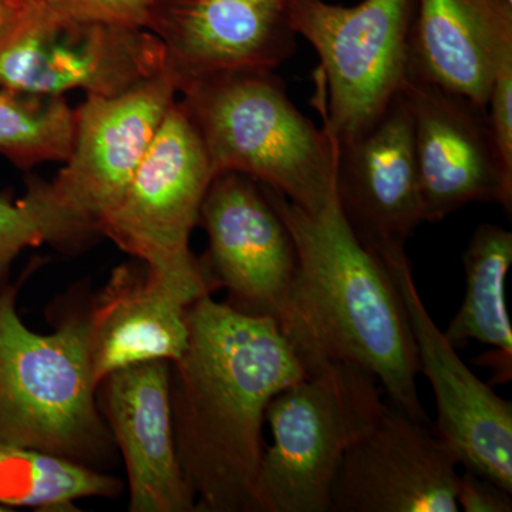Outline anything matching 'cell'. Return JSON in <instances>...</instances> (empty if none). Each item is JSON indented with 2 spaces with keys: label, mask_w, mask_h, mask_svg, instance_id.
<instances>
[{
  "label": "cell",
  "mask_w": 512,
  "mask_h": 512,
  "mask_svg": "<svg viewBox=\"0 0 512 512\" xmlns=\"http://www.w3.org/2000/svg\"><path fill=\"white\" fill-rule=\"evenodd\" d=\"M512 264V234L493 224L476 229L466 251V295L444 336L454 348L471 340L491 350L478 357L477 365L490 366L495 383H508L512 376V326L505 299V282Z\"/></svg>",
  "instance_id": "19"
},
{
  "label": "cell",
  "mask_w": 512,
  "mask_h": 512,
  "mask_svg": "<svg viewBox=\"0 0 512 512\" xmlns=\"http://www.w3.org/2000/svg\"><path fill=\"white\" fill-rule=\"evenodd\" d=\"M178 94L215 175H248L311 214L335 198L338 143L296 109L275 70L181 77Z\"/></svg>",
  "instance_id": "3"
},
{
  "label": "cell",
  "mask_w": 512,
  "mask_h": 512,
  "mask_svg": "<svg viewBox=\"0 0 512 512\" xmlns=\"http://www.w3.org/2000/svg\"><path fill=\"white\" fill-rule=\"evenodd\" d=\"M123 484L109 474L33 448L0 446V505L73 511L82 498L119 497Z\"/></svg>",
  "instance_id": "20"
},
{
  "label": "cell",
  "mask_w": 512,
  "mask_h": 512,
  "mask_svg": "<svg viewBox=\"0 0 512 512\" xmlns=\"http://www.w3.org/2000/svg\"><path fill=\"white\" fill-rule=\"evenodd\" d=\"M73 131L74 110L64 96H28L0 87V154L16 167L63 163Z\"/></svg>",
  "instance_id": "21"
},
{
  "label": "cell",
  "mask_w": 512,
  "mask_h": 512,
  "mask_svg": "<svg viewBox=\"0 0 512 512\" xmlns=\"http://www.w3.org/2000/svg\"><path fill=\"white\" fill-rule=\"evenodd\" d=\"M384 406L375 377L339 363L276 394L265 414L274 441L259 464L252 512H330L343 457Z\"/></svg>",
  "instance_id": "5"
},
{
  "label": "cell",
  "mask_w": 512,
  "mask_h": 512,
  "mask_svg": "<svg viewBox=\"0 0 512 512\" xmlns=\"http://www.w3.org/2000/svg\"><path fill=\"white\" fill-rule=\"evenodd\" d=\"M214 177L200 134L177 99L99 234L185 301L211 295L220 286L204 259L192 254L190 238Z\"/></svg>",
  "instance_id": "6"
},
{
  "label": "cell",
  "mask_w": 512,
  "mask_h": 512,
  "mask_svg": "<svg viewBox=\"0 0 512 512\" xmlns=\"http://www.w3.org/2000/svg\"><path fill=\"white\" fill-rule=\"evenodd\" d=\"M389 266L410 320L420 373L433 387V433L458 464L512 494V403L474 375L421 301L404 249L380 256Z\"/></svg>",
  "instance_id": "11"
},
{
  "label": "cell",
  "mask_w": 512,
  "mask_h": 512,
  "mask_svg": "<svg viewBox=\"0 0 512 512\" xmlns=\"http://www.w3.org/2000/svg\"><path fill=\"white\" fill-rule=\"evenodd\" d=\"M18 13L19 10L10 8L3 0H0V33L5 32L15 22Z\"/></svg>",
  "instance_id": "26"
},
{
  "label": "cell",
  "mask_w": 512,
  "mask_h": 512,
  "mask_svg": "<svg viewBox=\"0 0 512 512\" xmlns=\"http://www.w3.org/2000/svg\"><path fill=\"white\" fill-rule=\"evenodd\" d=\"M190 305L146 266H117L87 315L97 387L117 370L154 360L174 362L183 355Z\"/></svg>",
  "instance_id": "18"
},
{
  "label": "cell",
  "mask_w": 512,
  "mask_h": 512,
  "mask_svg": "<svg viewBox=\"0 0 512 512\" xmlns=\"http://www.w3.org/2000/svg\"><path fill=\"white\" fill-rule=\"evenodd\" d=\"M416 0H363L356 6L291 0L296 36L320 59L313 104L342 144L375 126L403 90Z\"/></svg>",
  "instance_id": "7"
},
{
  "label": "cell",
  "mask_w": 512,
  "mask_h": 512,
  "mask_svg": "<svg viewBox=\"0 0 512 512\" xmlns=\"http://www.w3.org/2000/svg\"><path fill=\"white\" fill-rule=\"evenodd\" d=\"M403 93L413 117L414 156L424 222H440L471 202L512 211V175L491 133L487 110L430 83L407 79Z\"/></svg>",
  "instance_id": "12"
},
{
  "label": "cell",
  "mask_w": 512,
  "mask_h": 512,
  "mask_svg": "<svg viewBox=\"0 0 512 512\" xmlns=\"http://www.w3.org/2000/svg\"><path fill=\"white\" fill-rule=\"evenodd\" d=\"M87 315L50 333L26 328L16 288L0 292V446L33 448L92 467L111 450L97 404Z\"/></svg>",
  "instance_id": "4"
},
{
  "label": "cell",
  "mask_w": 512,
  "mask_h": 512,
  "mask_svg": "<svg viewBox=\"0 0 512 512\" xmlns=\"http://www.w3.org/2000/svg\"><path fill=\"white\" fill-rule=\"evenodd\" d=\"M335 187L357 239L379 256L404 249L423 224L413 117L403 90L369 131L338 144Z\"/></svg>",
  "instance_id": "14"
},
{
  "label": "cell",
  "mask_w": 512,
  "mask_h": 512,
  "mask_svg": "<svg viewBox=\"0 0 512 512\" xmlns=\"http://www.w3.org/2000/svg\"><path fill=\"white\" fill-rule=\"evenodd\" d=\"M43 244L80 247L69 222L47 197L45 181L33 178L20 200L0 195V286L5 285L13 262L25 249Z\"/></svg>",
  "instance_id": "22"
},
{
  "label": "cell",
  "mask_w": 512,
  "mask_h": 512,
  "mask_svg": "<svg viewBox=\"0 0 512 512\" xmlns=\"http://www.w3.org/2000/svg\"><path fill=\"white\" fill-rule=\"evenodd\" d=\"M156 0H45L64 18L147 29Z\"/></svg>",
  "instance_id": "23"
},
{
  "label": "cell",
  "mask_w": 512,
  "mask_h": 512,
  "mask_svg": "<svg viewBox=\"0 0 512 512\" xmlns=\"http://www.w3.org/2000/svg\"><path fill=\"white\" fill-rule=\"evenodd\" d=\"M291 0H156L148 30L181 77L220 70H275L293 55Z\"/></svg>",
  "instance_id": "15"
},
{
  "label": "cell",
  "mask_w": 512,
  "mask_h": 512,
  "mask_svg": "<svg viewBox=\"0 0 512 512\" xmlns=\"http://www.w3.org/2000/svg\"><path fill=\"white\" fill-rule=\"evenodd\" d=\"M8 511H12V510H10V508H8V507H3V505H0V512H8Z\"/></svg>",
  "instance_id": "28"
},
{
  "label": "cell",
  "mask_w": 512,
  "mask_h": 512,
  "mask_svg": "<svg viewBox=\"0 0 512 512\" xmlns=\"http://www.w3.org/2000/svg\"><path fill=\"white\" fill-rule=\"evenodd\" d=\"M198 225L207 232L205 264L228 305L281 323L296 272L295 242L262 185L234 171L215 175Z\"/></svg>",
  "instance_id": "10"
},
{
  "label": "cell",
  "mask_w": 512,
  "mask_h": 512,
  "mask_svg": "<svg viewBox=\"0 0 512 512\" xmlns=\"http://www.w3.org/2000/svg\"><path fill=\"white\" fill-rule=\"evenodd\" d=\"M188 345L171 362L175 447L197 511L252 512L268 404L306 376L275 319L211 295L187 311Z\"/></svg>",
  "instance_id": "1"
},
{
  "label": "cell",
  "mask_w": 512,
  "mask_h": 512,
  "mask_svg": "<svg viewBox=\"0 0 512 512\" xmlns=\"http://www.w3.org/2000/svg\"><path fill=\"white\" fill-rule=\"evenodd\" d=\"M487 114L498 154L505 171L512 175V59L501 64L495 74Z\"/></svg>",
  "instance_id": "24"
},
{
  "label": "cell",
  "mask_w": 512,
  "mask_h": 512,
  "mask_svg": "<svg viewBox=\"0 0 512 512\" xmlns=\"http://www.w3.org/2000/svg\"><path fill=\"white\" fill-rule=\"evenodd\" d=\"M178 96L170 66L116 96H86L74 109L72 148L47 197L86 244L119 202Z\"/></svg>",
  "instance_id": "9"
},
{
  "label": "cell",
  "mask_w": 512,
  "mask_h": 512,
  "mask_svg": "<svg viewBox=\"0 0 512 512\" xmlns=\"http://www.w3.org/2000/svg\"><path fill=\"white\" fill-rule=\"evenodd\" d=\"M511 493L483 476L466 470L458 476L456 501L466 512H511Z\"/></svg>",
  "instance_id": "25"
},
{
  "label": "cell",
  "mask_w": 512,
  "mask_h": 512,
  "mask_svg": "<svg viewBox=\"0 0 512 512\" xmlns=\"http://www.w3.org/2000/svg\"><path fill=\"white\" fill-rule=\"evenodd\" d=\"M148 29L64 18L45 3L19 10L0 33V87L28 96H116L167 69Z\"/></svg>",
  "instance_id": "8"
},
{
  "label": "cell",
  "mask_w": 512,
  "mask_h": 512,
  "mask_svg": "<svg viewBox=\"0 0 512 512\" xmlns=\"http://www.w3.org/2000/svg\"><path fill=\"white\" fill-rule=\"evenodd\" d=\"M171 362L117 370L100 383V412L126 466L131 512H194L175 447Z\"/></svg>",
  "instance_id": "16"
},
{
  "label": "cell",
  "mask_w": 512,
  "mask_h": 512,
  "mask_svg": "<svg viewBox=\"0 0 512 512\" xmlns=\"http://www.w3.org/2000/svg\"><path fill=\"white\" fill-rule=\"evenodd\" d=\"M261 185L295 242L298 262L279 328L306 375L336 363L355 366L375 377L393 406L427 426L416 342L389 266L357 239L336 195L311 214Z\"/></svg>",
  "instance_id": "2"
},
{
  "label": "cell",
  "mask_w": 512,
  "mask_h": 512,
  "mask_svg": "<svg viewBox=\"0 0 512 512\" xmlns=\"http://www.w3.org/2000/svg\"><path fill=\"white\" fill-rule=\"evenodd\" d=\"M458 461L436 434L384 406L349 448L330 494V512H457Z\"/></svg>",
  "instance_id": "13"
},
{
  "label": "cell",
  "mask_w": 512,
  "mask_h": 512,
  "mask_svg": "<svg viewBox=\"0 0 512 512\" xmlns=\"http://www.w3.org/2000/svg\"><path fill=\"white\" fill-rule=\"evenodd\" d=\"M512 59V0H416L407 79L487 110L493 80Z\"/></svg>",
  "instance_id": "17"
},
{
  "label": "cell",
  "mask_w": 512,
  "mask_h": 512,
  "mask_svg": "<svg viewBox=\"0 0 512 512\" xmlns=\"http://www.w3.org/2000/svg\"><path fill=\"white\" fill-rule=\"evenodd\" d=\"M6 5H9L10 8L16 10H23L28 8H33V6L42 5L45 3V0H3Z\"/></svg>",
  "instance_id": "27"
}]
</instances>
